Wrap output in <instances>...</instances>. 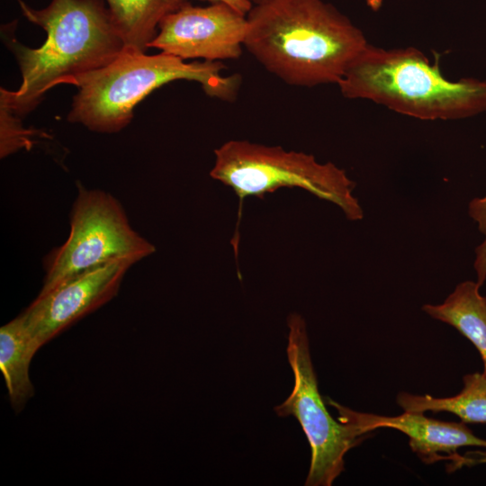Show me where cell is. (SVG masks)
<instances>
[{"label": "cell", "instance_id": "52a82bcc", "mask_svg": "<svg viewBox=\"0 0 486 486\" xmlns=\"http://www.w3.org/2000/svg\"><path fill=\"white\" fill-rule=\"evenodd\" d=\"M287 357L294 382L287 399L274 410L279 417H294L311 449L306 486H330L344 471L346 454L365 438L354 426L335 420L319 392L311 362L307 327L298 313L287 318Z\"/></svg>", "mask_w": 486, "mask_h": 486}, {"label": "cell", "instance_id": "9c48e42d", "mask_svg": "<svg viewBox=\"0 0 486 486\" xmlns=\"http://www.w3.org/2000/svg\"><path fill=\"white\" fill-rule=\"evenodd\" d=\"M136 263L130 258L116 259L71 276L51 290L39 293L22 314L35 346L40 349L112 300L127 271Z\"/></svg>", "mask_w": 486, "mask_h": 486}, {"label": "cell", "instance_id": "ba28073f", "mask_svg": "<svg viewBox=\"0 0 486 486\" xmlns=\"http://www.w3.org/2000/svg\"><path fill=\"white\" fill-rule=\"evenodd\" d=\"M248 27L247 15L226 4L187 3L160 22L148 48L184 60L236 59L242 54Z\"/></svg>", "mask_w": 486, "mask_h": 486}, {"label": "cell", "instance_id": "d6986e66", "mask_svg": "<svg viewBox=\"0 0 486 486\" xmlns=\"http://www.w3.org/2000/svg\"><path fill=\"white\" fill-rule=\"evenodd\" d=\"M199 1L207 2L209 4H216V3L226 4L246 15L253 7V4L248 0H199Z\"/></svg>", "mask_w": 486, "mask_h": 486}, {"label": "cell", "instance_id": "7a4b0ae2", "mask_svg": "<svg viewBox=\"0 0 486 486\" xmlns=\"http://www.w3.org/2000/svg\"><path fill=\"white\" fill-rule=\"evenodd\" d=\"M16 1L23 15L47 34L41 46L30 48L4 29L22 84L15 91L1 88L0 103L19 117L33 111L55 86L107 65L124 50L104 0H51L42 9Z\"/></svg>", "mask_w": 486, "mask_h": 486}, {"label": "cell", "instance_id": "9a60e30c", "mask_svg": "<svg viewBox=\"0 0 486 486\" xmlns=\"http://www.w3.org/2000/svg\"><path fill=\"white\" fill-rule=\"evenodd\" d=\"M0 125L2 158L22 148H30L33 144L32 139L39 135L38 130L24 128L21 117L3 103H0Z\"/></svg>", "mask_w": 486, "mask_h": 486}, {"label": "cell", "instance_id": "277c9868", "mask_svg": "<svg viewBox=\"0 0 486 486\" xmlns=\"http://www.w3.org/2000/svg\"><path fill=\"white\" fill-rule=\"evenodd\" d=\"M342 95L364 99L420 120H457L486 112V81H451L414 48L370 44L337 84Z\"/></svg>", "mask_w": 486, "mask_h": 486}, {"label": "cell", "instance_id": "3957f363", "mask_svg": "<svg viewBox=\"0 0 486 486\" xmlns=\"http://www.w3.org/2000/svg\"><path fill=\"white\" fill-rule=\"evenodd\" d=\"M222 61H192L160 52L123 50L107 65L68 82L78 88L68 121L99 133H116L133 118L135 106L157 88L176 80L194 81L206 95L234 102L242 77L226 76Z\"/></svg>", "mask_w": 486, "mask_h": 486}, {"label": "cell", "instance_id": "5bb4252c", "mask_svg": "<svg viewBox=\"0 0 486 486\" xmlns=\"http://www.w3.org/2000/svg\"><path fill=\"white\" fill-rule=\"evenodd\" d=\"M462 391L452 397L436 398L401 392L397 403L404 411H446L464 423H486V374L472 373L463 377Z\"/></svg>", "mask_w": 486, "mask_h": 486}, {"label": "cell", "instance_id": "ffe728a7", "mask_svg": "<svg viewBox=\"0 0 486 486\" xmlns=\"http://www.w3.org/2000/svg\"><path fill=\"white\" fill-rule=\"evenodd\" d=\"M253 5L254 4H259L265 2H267L269 0H248Z\"/></svg>", "mask_w": 486, "mask_h": 486}, {"label": "cell", "instance_id": "8fae6325", "mask_svg": "<svg viewBox=\"0 0 486 486\" xmlns=\"http://www.w3.org/2000/svg\"><path fill=\"white\" fill-rule=\"evenodd\" d=\"M475 281H464L439 304H425L424 312L454 327L478 350L486 374V296Z\"/></svg>", "mask_w": 486, "mask_h": 486}, {"label": "cell", "instance_id": "8992f818", "mask_svg": "<svg viewBox=\"0 0 486 486\" xmlns=\"http://www.w3.org/2000/svg\"><path fill=\"white\" fill-rule=\"evenodd\" d=\"M70 212L67 240L45 259L40 293L62 281L120 258L137 263L156 252V247L130 226L120 202L111 194L77 185Z\"/></svg>", "mask_w": 486, "mask_h": 486}, {"label": "cell", "instance_id": "7c38bea8", "mask_svg": "<svg viewBox=\"0 0 486 486\" xmlns=\"http://www.w3.org/2000/svg\"><path fill=\"white\" fill-rule=\"evenodd\" d=\"M124 50L146 52L160 22L188 0H104Z\"/></svg>", "mask_w": 486, "mask_h": 486}, {"label": "cell", "instance_id": "5b68a950", "mask_svg": "<svg viewBox=\"0 0 486 486\" xmlns=\"http://www.w3.org/2000/svg\"><path fill=\"white\" fill-rule=\"evenodd\" d=\"M214 155L211 177L230 187L239 200L231 239L236 256L238 224L248 196L262 199L280 188L297 187L337 205L349 220L363 219V209L353 194L355 182L331 162L320 163L310 154L248 140H229L214 149Z\"/></svg>", "mask_w": 486, "mask_h": 486}, {"label": "cell", "instance_id": "4fadbf2b", "mask_svg": "<svg viewBox=\"0 0 486 486\" xmlns=\"http://www.w3.org/2000/svg\"><path fill=\"white\" fill-rule=\"evenodd\" d=\"M38 350L22 315L1 327L0 369L11 403L15 409H20L33 396L29 368Z\"/></svg>", "mask_w": 486, "mask_h": 486}, {"label": "cell", "instance_id": "ac0fdd59", "mask_svg": "<svg viewBox=\"0 0 486 486\" xmlns=\"http://www.w3.org/2000/svg\"><path fill=\"white\" fill-rule=\"evenodd\" d=\"M479 464H486V451H472L461 456L457 454L451 464L453 470L459 469L462 466H472Z\"/></svg>", "mask_w": 486, "mask_h": 486}, {"label": "cell", "instance_id": "30bf717a", "mask_svg": "<svg viewBox=\"0 0 486 486\" xmlns=\"http://www.w3.org/2000/svg\"><path fill=\"white\" fill-rule=\"evenodd\" d=\"M328 403L338 412V420L356 428L366 435L380 428H391L409 436L411 450L427 464L445 460L464 446L486 448V439L475 436L464 422H446L426 417L419 411H404L388 417L353 410L327 398Z\"/></svg>", "mask_w": 486, "mask_h": 486}, {"label": "cell", "instance_id": "2e32d148", "mask_svg": "<svg viewBox=\"0 0 486 486\" xmlns=\"http://www.w3.org/2000/svg\"><path fill=\"white\" fill-rule=\"evenodd\" d=\"M469 216L477 223L479 230L486 233V194L469 202Z\"/></svg>", "mask_w": 486, "mask_h": 486}, {"label": "cell", "instance_id": "e0dca14e", "mask_svg": "<svg viewBox=\"0 0 486 486\" xmlns=\"http://www.w3.org/2000/svg\"><path fill=\"white\" fill-rule=\"evenodd\" d=\"M482 242L475 249L473 268L476 272V282L482 286L486 280V233Z\"/></svg>", "mask_w": 486, "mask_h": 486}, {"label": "cell", "instance_id": "6da1fadb", "mask_svg": "<svg viewBox=\"0 0 486 486\" xmlns=\"http://www.w3.org/2000/svg\"><path fill=\"white\" fill-rule=\"evenodd\" d=\"M244 48L284 83L338 84L369 44L346 16L323 0H269L247 14Z\"/></svg>", "mask_w": 486, "mask_h": 486}]
</instances>
